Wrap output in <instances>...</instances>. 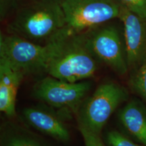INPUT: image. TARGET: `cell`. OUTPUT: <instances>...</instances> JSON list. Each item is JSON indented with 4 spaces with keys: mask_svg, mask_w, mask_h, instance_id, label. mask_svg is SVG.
<instances>
[{
    "mask_svg": "<svg viewBox=\"0 0 146 146\" xmlns=\"http://www.w3.org/2000/svg\"><path fill=\"white\" fill-rule=\"evenodd\" d=\"M65 15L61 0H35L20 9L7 27L8 33L40 44L64 35Z\"/></svg>",
    "mask_w": 146,
    "mask_h": 146,
    "instance_id": "obj_1",
    "label": "cell"
},
{
    "mask_svg": "<svg viewBox=\"0 0 146 146\" xmlns=\"http://www.w3.org/2000/svg\"><path fill=\"white\" fill-rule=\"evenodd\" d=\"M99 62L83 33L64 36L47 64L45 74L72 83L87 81L96 74Z\"/></svg>",
    "mask_w": 146,
    "mask_h": 146,
    "instance_id": "obj_2",
    "label": "cell"
},
{
    "mask_svg": "<svg viewBox=\"0 0 146 146\" xmlns=\"http://www.w3.org/2000/svg\"><path fill=\"white\" fill-rule=\"evenodd\" d=\"M62 36L40 44L15 35L1 33L0 58L8 61L25 75L45 73L47 64Z\"/></svg>",
    "mask_w": 146,
    "mask_h": 146,
    "instance_id": "obj_3",
    "label": "cell"
},
{
    "mask_svg": "<svg viewBox=\"0 0 146 146\" xmlns=\"http://www.w3.org/2000/svg\"><path fill=\"white\" fill-rule=\"evenodd\" d=\"M129 98V91L123 85L114 82L101 84L80 106L78 125L100 135L115 110Z\"/></svg>",
    "mask_w": 146,
    "mask_h": 146,
    "instance_id": "obj_4",
    "label": "cell"
},
{
    "mask_svg": "<svg viewBox=\"0 0 146 146\" xmlns=\"http://www.w3.org/2000/svg\"><path fill=\"white\" fill-rule=\"evenodd\" d=\"M66 20L65 35L81 34L115 18L121 4L117 0H61Z\"/></svg>",
    "mask_w": 146,
    "mask_h": 146,
    "instance_id": "obj_5",
    "label": "cell"
},
{
    "mask_svg": "<svg viewBox=\"0 0 146 146\" xmlns=\"http://www.w3.org/2000/svg\"><path fill=\"white\" fill-rule=\"evenodd\" d=\"M87 46L100 62L119 76L129 74L125 43L119 31L111 25H102L83 33Z\"/></svg>",
    "mask_w": 146,
    "mask_h": 146,
    "instance_id": "obj_6",
    "label": "cell"
},
{
    "mask_svg": "<svg viewBox=\"0 0 146 146\" xmlns=\"http://www.w3.org/2000/svg\"><path fill=\"white\" fill-rule=\"evenodd\" d=\"M91 87V83L87 81L72 83L47 75L35 83L33 94L48 107L76 114Z\"/></svg>",
    "mask_w": 146,
    "mask_h": 146,
    "instance_id": "obj_7",
    "label": "cell"
},
{
    "mask_svg": "<svg viewBox=\"0 0 146 146\" xmlns=\"http://www.w3.org/2000/svg\"><path fill=\"white\" fill-rule=\"evenodd\" d=\"M118 19L123 25L124 43L129 72L141 64L146 58V17L121 5Z\"/></svg>",
    "mask_w": 146,
    "mask_h": 146,
    "instance_id": "obj_8",
    "label": "cell"
},
{
    "mask_svg": "<svg viewBox=\"0 0 146 146\" xmlns=\"http://www.w3.org/2000/svg\"><path fill=\"white\" fill-rule=\"evenodd\" d=\"M22 115L25 123L39 132L62 143L70 141V131L64 120L46 106L25 108Z\"/></svg>",
    "mask_w": 146,
    "mask_h": 146,
    "instance_id": "obj_9",
    "label": "cell"
},
{
    "mask_svg": "<svg viewBox=\"0 0 146 146\" xmlns=\"http://www.w3.org/2000/svg\"><path fill=\"white\" fill-rule=\"evenodd\" d=\"M118 120L127 135L146 146V104L140 98H132L118 112Z\"/></svg>",
    "mask_w": 146,
    "mask_h": 146,
    "instance_id": "obj_10",
    "label": "cell"
},
{
    "mask_svg": "<svg viewBox=\"0 0 146 146\" xmlns=\"http://www.w3.org/2000/svg\"><path fill=\"white\" fill-rule=\"evenodd\" d=\"M24 73L0 58V111L9 118L16 116V102L18 91Z\"/></svg>",
    "mask_w": 146,
    "mask_h": 146,
    "instance_id": "obj_11",
    "label": "cell"
},
{
    "mask_svg": "<svg viewBox=\"0 0 146 146\" xmlns=\"http://www.w3.org/2000/svg\"><path fill=\"white\" fill-rule=\"evenodd\" d=\"M3 126L0 146H49L42 139L23 127L11 123Z\"/></svg>",
    "mask_w": 146,
    "mask_h": 146,
    "instance_id": "obj_12",
    "label": "cell"
},
{
    "mask_svg": "<svg viewBox=\"0 0 146 146\" xmlns=\"http://www.w3.org/2000/svg\"><path fill=\"white\" fill-rule=\"evenodd\" d=\"M129 89L146 104V58L141 64L129 72Z\"/></svg>",
    "mask_w": 146,
    "mask_h": 146,
    "instance_id": "obj_13",
    "label": "cell"
},
{
    "mask_svg": "<svg viewBox=\"0 0 146 146\" xmlns=\"http://www.w3.org/2000/svg\"><path fill=\"white\" fill-rule=\"evenodd\" d=\"M104 142L107 146H144L125 133L116 130L108 131L105 136Z\"/></svg>",
    "mask_w": 146,
    "mask_h": 146,
    "instance_id": "obj_14",
    "label": "cell"
},
{
    "mask_svg": "<svg viewBox=\"0 0 146 146\" xmlns=\"http://www.w3.org/2000/svg\"><path fill=\"white\" fill-rule=\"evenodd\" d=\"M78 130L83 137L85 146H107L100 135L92 132L80 125H78Z\"/></svg>",
    "mask_w": 146,
    "mask_h": 146,
    "instance_id": "obj_15",
    "label": "cell"
},
{
    "mask_svg": "<svg viewBox=\"0 0 146 146\" xmlns=\"http://www.w3.org/2000/svg\"><path fill=\"white\" fill-rule=\"evenodd\" d=\"M120 4L139 15L146 17V0H117Z\"/></svg>",
    "mask_w": 146,
    "mask_h": 146,
    "instance_id": "obj_16",
    "label": "cell"
},
{
    "mask_svg": "<svg viewBox=\"0 0 146 146\" xmlns=\"http://www.w3.org/2000/svg\"><path fill=\"white\" fill-rule=\"evenodd\" d=\"M16 6V0H0V18L3 21Z\"/></svg>",
    "mask_w": 146,
    "mask_h": 146,
    "instance_id": "obj_17",
    "label": "cell"
}]
</instances>
